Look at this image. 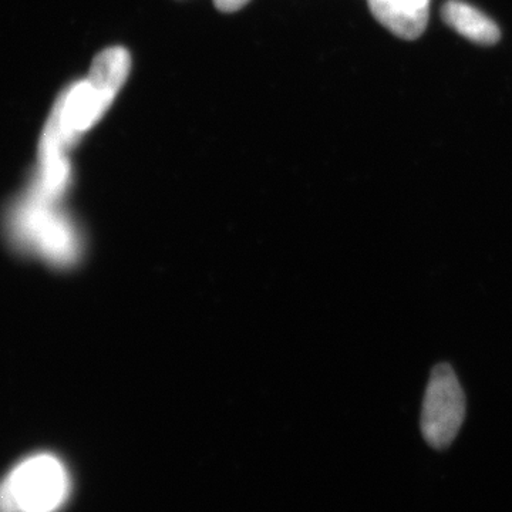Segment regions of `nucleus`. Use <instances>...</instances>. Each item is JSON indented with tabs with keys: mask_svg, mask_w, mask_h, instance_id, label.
<instances>
[{
	"mask_svg": "<svg viewBox=\"0 0 512 512\" xmlns=\"http://www.w3.org/2000/svg\"><path fill=\"white\" fill-rule=\"evenodd\" d=\"M5 229L20 251L39 256L56 266H70L82 254V238L57 201L29 191L9 208Z\"/></svg>",
	"mask_w": 512,
	"mask_h": 512,
	"instance_id": "obj_1",
	"label": "nucleus"
},
{
	"mask_svg": "<svg viewBox=\"0 0 512 512\" xmlns=\"http://www.w3.org/2000/svg\"><path fill=\"white\" fill-rule=\"evenodd\" d=\"M69 493V473L60 458L35 454L0 481V512H56Z\"/></svg>",
	"mask_w": 512,
	"mask_h": 512,
	"instance_id": "obj_2",
	"label": "nucleus"
},
{
	"mask_svg": "<svg viewBox=\"0 0 512 512\" xmlns=\"http://www.w3.org/2000/svg\"><path fill=\"white\" fill-rule=\"evenodd\" d=\"M466 419V396L454 370L440 363L431 372L420 429L424 440L436 450H444L456 439Z\"/></svg>",
	"mask_w": 512,
	"mask_h": 512,
	"instance_id": "obj_3",
	"label": "nucleus"
},
{
	"mask_svg": "<svg viewBox=\"0 0 512 512\" xmlns=\"http://www.w3.org/2000/svg\"><path fill=\"white\" fill-rule=\"evenodd\" d=\"M373 16L402 39L423 35L429 23L430 0H369Z\"/></svg>",
	"mask_w": 512,
	"mask_h": 512,
	"instance_id": "obj_4",
	"label": "nucleus"
},
{
	"mask_svg": "<svg viewBox=\"0 0 512 512\" xmlns=\"http://www.w3.org/2000/svg\"><path fill=\"white\" fill-rule=\"evenodd\" d=\"M441 16L451 29L478 45H495L500 40V29L494 20L468 3L451 0L441 9Z\"/></svg>",
	"mask_w": 512,
	"mask_h": 512,
	"instance_id": "obj_5",
	"label": "nucleus"
},
{
	"mask_svg": "<svg viewBox=\"0 0 512 512\" xmlns=\"http://www.w3.org/2000/svg\"><path fill=\"white\" fill-rule=\"evenodd\" d=\"M130 69V53L124 47H111L94 59L89 80L104 99L113 103L126 83Z\"/></svg>",
	"mask_w": 512,
	"mask_h": 512,
	"instance_id": "obj_6",
	"label": "nucleus"
},
{
	"mask_svg": "<svg viewBox=\"0 0 512 512\" xmlns=\"http://www.w3.org/2000/svg\"><path fill=\"white\" fill-rule=\"evenodd\" d=\"M249 0H214L215 6L221 12H237V10L244 8Z\"/></svg>",
	"mask_w": 512,
	"mask_h": 512,
	"instance_id": "obj_7",
	"label": "nucleus"
}]
</instances>
